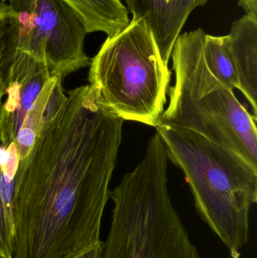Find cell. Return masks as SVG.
Here are the masks:
<instances>
[{"label":"cell","instance_id":"obj_12","mask_svg":"<svg viewBox=\"0 0 257 258\" xmlns=\"http://www.w3.org/2000/svg\"><path fill=\"white\" fill-rule=\"evenodd\" d=\"M75 12L87 33L115 36L129 24L128 10L120 0H63Z\"/></svg>","mask_w":257,"mask_h":258},{"label":"cell","instance_id":"obj_11","mask_svg":"<svg viewBox=\"0 0 257 258\" xmlns=\"http://www.w3.org/2000/svg\"><path fill=\"white\" fill-rule=\"evenodd\" d=\"M63 80L60 77H51L26 116L15 142L20 160L28 155L45 121L55 113L66 99Z\"/></svg>","mask_w":257,"mask_h":258},{"label":"cell","instance_id":"obj_18","mask_svg":"<svg viewBox=\"0 0 257 258\" xmlns=\"http://www.w3.org/2000/svg\"><path fill=\"white\" fill-rule=\"evenodd\" d=\"M2 1H5V0H2Z\"/></svg>","mask_w":257,"mask_h":258},{"label":"cell","instance_id":"obj_2","mask_svg":"<svg viewBox=\"0 0 257 258\" xmlns=\"http://www.w3.org/2000/svg\"><path fill=\"white\" fill-rule=\"evenodd\" d=\"M167 159L156 133L141 162L110 191L114 207L101 258H202L170 200Z\"/></svg>","mask_w":257,"mask_h":258},{"label":"cell","instance_id":"obj_5","mask_svg":"<svg viewBox=\"0 0 257 258\" xmlns=\"http://www.w3.org/2000/svg\"><path fill=\"white\" fill-rule=\"evenodd\" d=\"M89 84L124 121L156 127L167 103L172 71L144 20L131 19L107 37L91 60Z\"/></svg>","mask_w":257,"mask_h":258},{"label":"cell","instance_id":"obj_10","mask_svg":"<svg viewBox=\"0 0 257 258\" xmlns=\"http://www.w3.org/2000/svg\"><path fill=\"white\" fill-rule=\"evenodd\" d=\"M20 156L15 143L0 145V254L13 258L15 179Z\"/></svg>","mask_w":257,"mask_h":258},{"label":"cell","instance_id":"obj_4","mask_svg":"<svg viewBox=\"0 0 257 258\" xmlns=\"http://www.w3.org/2000/svg\"><path fill=\"white\" fill-rule=\"evenodd\" d=\"M202 29L180 34L172 50L175 84L157 125L187 129L236 153L257 169L256 120L210 72Z\"/></svg>","mask_w":257,"mask_h":258},{"label":"cell","instance_id":"obj_8","mask_svg":"<svg viewBox=\"0 0 257 258\" xmlns=\"http://www.w3.org/2000/svg\"><path fill=\"white\" fill-rule=\"evenodd\" d=\"M133 19L151 29L161 60L168 68L172 50L192 12L208 0H125Z\"/></svg>","mask_w":257,"mask_h":258},{"label":"cell","instance_id":"obj_17","mask_svg":"<svg viewBox=\"0 0 257 258\" xmlns=\"http://www.w3.org/2000/svg\"><path fill=\"white\" fill-rule=\"evenodd\" d=\"M0 258H12L8 257V256L4 255V254H0Z\"/></svg>","mask_w":257,"mask_h":258},{"label":"cell","instance_id":"obj_15","mask_svg":"<svg viewBox=\"0 0 257 258\" xmlns=\"http://www.w3.org/2000/svg\"><path fill=\"white\" fill-rule=\"evenodd\" d=\"M102 248L103 242L101 241L99 243L81 250L67 258H101Z\"/></svg>","mask_w":257,"mask_h":258},{"label":"cell","instance_id":"obj_9","mask_svg":"<svg viewBox=\"0 0 257 258\" xmlns=\"http://www.w3.org/2000/svg\"><path fill=\"white\" fill-rule=\"evenodd\" d=\"M228 35L239 91L248 101L252 115L257 119V20L244 15L233 22Z\"/></svg>","mask_w":257,"mask_h":258},{"label":"cell","instance_id":"obj_16","mask_svg":"<svg viewBox=\"0 0 257 258\" xmlns=\"http://www.w3.org/2000/svg\"><path fill=\"white\" fill-rule=\"evenodd\" d=\"M238 6L244 9L246 15L257 20V0H239Z\"/></svg>","mask_w":257,"mask_h":258},{"label":"cell","instance_id":"obj_6","mask_svg":"<svg viewBox=\"0 0 257 258\" xmlns=\"http://www.w3.org/2000/svg\"><path fill=\"white\" fill-rule=\"evenodd\" d=\"M9 5L15 48L45 63L51 77L63 80L90 65L84 48L87 30L63 0H9Z\"/></svg>","mask_w":257,"mask_h":258},{"label":"cell","instance_id":"obj_3","mask_svg":"<svg viewBox=\"0 0 257 258\" xmlns=\"http://www.w3.org/2000/svg\"><path fill=\"white\" fill-rule=\"evenodd\" d=\"M167 158L185 175L200 218L232 258H241L257 202V169L236 153L202 135L157 125Z\"/></svg>","mask_w":257,"mask_h":258},{"label":"cell","instance_id":"obj_14","mask_svg":"<svg viewBox=\"0 0 257 258\" xmlns=\"http://www.w3.org/2000/svg\"><path fill=\"white\" fill-rule=\"evenodd\" d=\"M13 24L14 13L10 6L0 0V104L6 93L8 71L15 51Z\"/></svg>","mask_w":257,"mask_h":258},{"label":"cell","instance_id":"obj_7","mask_svg":"<svg viewBox=\"0 0 257 258\" xmlns=\"http://www.w3.org/2000/svg\"><path fill=\"white\" fill-rule=\"evenodd\" d=\"M45 63L15 48L6 79V98L0 104V142H15L26 116L51 78Z\"/></svg>","mask_w":257,"mask_h":258},{"label":"cell","instance_id":"obj_1","mask_svg":"<svg viewBox=\"0 0 257 258\" xmlns=\"http://www.w3.org/2000/svg\"><path fill=\"white\" fill-rule=\"evenodd\" d=\"M123 122L92 85L67 92L18 164L13 258H67L101 242Z\"/></svg>","mask_w":257,"mask_h":258},{"label":"cell","instance_id":"obj_13","mask_svg":"<svg viewBox=\"0 0 257 258\" xmlns=\"http://www.w3.org/2000/svg\"><path fill=\"white\" fill-rule=\"evenodd\" d=\"M204 54L212 75L229 90H239V80L231 51L229 35L213 36L205 33Z\"/></svg>","mask_w":257,"mask_h":258}]
</instances>
